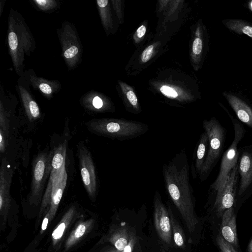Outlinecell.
Returning <instances> with one entry per match:
<instances>
[{"instance_id": "1", "label": "cell", "mask_w": 252, "mask_h": 252, "mask_svg": "<svg viewBox=\"0 0 252 252\" xmlns=\"http://www.w3.org/2000/svg\"><path fill=\"white\" fill-rule=\"evenodd\" d=\"M165 188L184 220L189 233L198 222L194 210V197L189 181L188 156L182 150L162 166Z\"/></svg>"}, {"instance_id": "2", "label": "cell", "mask_w": 252, "mask_h": 252, "mask_svg": "<svg viewBox=\"0 0 252 252\" xmlns=\"http://www.w3.org/2000/svg\"><path fill=\"white\" fill-rule=\"evenodd\" d=\"M87 126L97 135L121 141L141 136L149 129V126L142 122L121 119H94Z\"/></svg>"}, {"instance_id": "3", "label": "cell", "mask_w": 252, "mask_h": 252, "mask_svg": "<svg viewBox=\"0 0 252 252\" xmlns=\"http://www.w3.org/2000/svg\"><path fill=\"white\" fill-rule=\"evenodd\" d=\"M203 126L208 137V150L202 170L199 175L201 181L205 180L216 164L221 153L225 141L223 127L215 118L205 120Z\"/></svg>"}, {"instance_id": "4", "label": "cell", "mask_w": 252, "mask_h": 252, "mask_svg": "<svg viewBox=\"0 0 252 252\" xmlns=\"http://www.w3.org/2000/svg\"><path fill=\"white\" fill-rule=\"evenodd\" d=\"M231 119L234 129V138L231 145L224 153L218 176L210 186V188L215 191L222 187L231 171L238 164L239 156L238 145L245 133L243 126L232 117Z\"/></svg>"}, {"instance_id": "5", "label": "cell", "mask_w": 252, "mask_h": 252, "mask_svg": "<svg viewBox=\"0 0 252 252\" xmlns=\"http://www.w3.org/2000/svg\"><path fill=\"white\" fill-rule=\"evenodd\" d=\"M53 153V151L41 152L33 160L30 194L32 204H37L40 201L45 182L51 173Z\"/></svg>"}, {"instance_id": "6", "label": "cell", "mask_w": 252, "mask_h": 252, "mask_svg": "<svg viewBox=\"0 0 252 252\" xmlns=\"http://www.w3.org/2000/svg\"><path fill=\"white\" fill-rule=\"evenodd\" d=\"M81 175L84 187L90 198H95L97 182L95 167L89 150L83 142L79 144L77 149Z\"/></svg>"}, {"instance_id": "7", "label": "cell", "mask_w": 252, "mask_h": 252, "mask_svg": "<svg viewBox=\"0 0 252 252\" xmlns=\"http://www.w3.org/2000/svg\"><path fill=\"white\" fill-rule=\"evenodd\" d=\"M238 177L237 164L231 171L222 187L217 191L214 208L220 217H221L226 210L233 207L237 189Z\"/></svg>"}, {"instance_id": "8", "label": "cell", "mask_w": 252, "mask_h": 252, "mask_svg": "<svg viewBox=\"0 0 252 252\" xmlns=\"http://www.w3.org/2000/svg\"><path fill=\"white\" fill-rule=\"evenodd\" d=\"M153 202L156 230L160 239L166 244L170 245L172 241V231L169 214L158 191L155 192Z\"/></svg>"}, {"instance_id": "9", "label": "cell", "mask_w": 252, "mask_h": 252, "mask_svg": "<svg viewBox=\"0 0 252 252\" xmlns=\"http://www.w3.org/2000/svg\"><path fill=\"white\" fill-rule=\"evenodd\" d=\"M238 170L240 177L238 195L241 196L252 192V145L240 150Z\"/></svg>"}, {"instance_id": "10", "label": "cell", "mask_w": 252, "mask_h": 252, "mask_svg": "<svg viewBox=\"0 0 252 252\" xmlns=\"http://www.w3.org/2000/svg\"><path fill=\"white\" fill-rule=\"evenodd\" d=\"M12 172L6 159L3 158L0 170V212L4 218L6 217L10 205L9 189Z\"/></svg>"}, {"instance_id": "11", "label": "cell", "mask_w": 252, "mask_h": 252, "mask_svg": "<svg viewBox=\"0 0 252 252\" xmlns=\"http://www.w3.org/2000/svg\"><path fill=\"white\" fill-rule=\"evenodd\" d=\"M221 237L235 248L238 247L236 215L233 207L226 210L221 216Z\"/></svg>"}, {"instance_id": "12", "label": "cell", "mask_w": 252, "mask_h": 252, "mask_svg": "<svg viewBox=\"0 0 252 252\" xmlns=\"http://www.w3.org/2000/svg\"><path fill=\"white\" fill-rule=\"evenodd\" d=\"M66 182L67 173L64 167L56 174L53 180L51 202L50 207L48 210L51 220L53 219L56 213L66 185Z\"/></svg>"}, {"instance_id": "13", "label": "cell", "mask_w": 252, "mask_h": 252, "mask_svg": "<svg viewBox=\"0 0 252 252\" xmlns=\"http://www.w3.org/2000/svg\"><path fill=\"white\" fill-rule=\"evenodd\" d=\"M222 94L239 120L252 127V108L244 101L232 94L224 92Z\"/></svg>"}, {"instance_id": "14", "label": "cell", "mask_w": 252, "mask_h": 252, "mask_svg": "<svg viewBox=\"0 0 252 252\" xmlns=\"http://www.w3.org/2000/svg\"><path fill=\"white\" fill-rule=\"evenodd\" d=\"M15 32L13 24H10L8 35V42L13 61L17 71H20L23 63V47L21 45V37L19 32Z\"/></svg>"}, {"instance_id": "15", "label": "cell", "mask_w": 252, "mask_h": 252, "mask_svg": "<svg viewBox=\"0 0 252 252\" xmlns=\"http://www.w3.org/2000/svg\"><path fill=\"white\" fill-rule=\"evenodd\" d=\"M76 213L75 208L72 206L63 216L59 223L52 233V240L53 245H56L62 238L75 217Z\"/></svg>"}, {"instance_id": "16", "label": "cell", "mask_w": 252, "mask_h": 252, "mask_svg": "<svg viewBox=\"0 0 252 252\" xmlns=\"http://www.w3.org/2000/svg\"><path fill=\"white\" fill-rule=\"evenodd\" d=\"M230 31L239 34H245L252 39V24L238 19H227L222 21Z\"/></svg>"}, {"instance_id": "17", "label": "cell", "mask_w": 252, "mask_h": 252, "mask_svg": "<svg viewBox=\"0 0 252 252\" xmlns=\"http://www.w3.org/2000/svg\"><path fill=\"white\" fill-rule=\"evenodd\" d=\"M129 238L127 228L125 226H121L110 233L108 240L115 248L122 252L127 245Z\"/></svg>"}, {"instance_id": "18", "label": "cell", "mask_w": 252, "mask_h": 252, "mask_svg": "<svg viewBox=\"0 0 252 252\" xmlns=\"http://www.w3.org/2000/svg\"><path fill=\"white\" fill-rule=\"evenodd\" d=\"M208 146V137L206 132L204 131L201 135L196 152L194 170L195 173L198 175L202 170L206 157Z\"/></svg>"}, {"instance_id": "19", "label": "cell", "mask_w": 252, "mask_h": 252, "mask_svg": "<svg viewBox=\"0 0 252 252\" xmlns=\"http://www.w3.org/2000/svg\"><path fill=\"white\" fill-rule=\"evenodd\" d=\"M21 94L24 106L28 119L33 121L39 118L40 112L37 103L24 89H21Z\"/></svg>"}, {"instance_id": "20", "label": "cell", "mask_w": 252, "mask_h": 252, "mask_svg": "<svg viewBox=\"0 0 252 252\" xmlns=\"http://www.w3.org/2000/svg\"><path fill=\"white\" fill-rule=\"evenodd\" d=\"M92 223L91 220L79 222L67 239L65 244V249H69L83 238L90 229Z\"/></svg>"}, {"instance_id": "21", "label": "cell", "mask_w": 252, "mask_h": 252, "mask_svg": "<svg viewBox=\"0 0 252 252\" xmlns=\"http://www.w3.org/2000/svg\"><path fill=\"white\" fill-rule=\"evenodd\" d=\"M66 148L64 145L59 146L54 150L51 163L50 175L55 177L56 174L64 167Z\"/></svg>"}, {"instance_id": "22", "label": "cell", "mask_w": 252, "mask_h": 252, "mask_svg": "<svg viewBox=\"0 0 252 252\" xmlns=\"http://www.w3.org/2000/svg\"><path fill=\"white\" fill-rule=\"evenodd\" d=\"M168 212L174 242L178 247L184 248L185 236L182 228L176 221L170 209H169Z\"/></svg>"}, {"instance_id": "23", "label": "cell", "mask_w": 252, "mask_h": 252, "mask_svg": "<svg viewBox=\"0 0 252 252\" xmlns=\"http://www.w3.org/2000/svg\"><path fill=\"white\" fill-rule=\"evenodd\" d=\"M216 242L220 249V252H237L235 248L226 242L220 235H218Z\"/></svg>"}, {"instance_id": "24", "label": "cell", "mask_w": 252, "mask_h": 252, "mask_svg": "<svg viewBox=\"0 0 252 252\" xmlns=\"http://www.w3.org/2000/svg\"><path fill=\"white\" fill-rule=\"evenodd\" d=\"M36 5L42 10H47L55 7L56 2L50 0H34Z\"/></svg>"}, {"instance_id": "25", "label": "cell", "mask_w": 252, "mask_h": 252, "mask_svg": "<svg viewBox=\"0 0 252 252\" xmlns=\"http://www.w3.org/2000/svg\"><path fill=\"white\" fill-rule=\"evenodd\" d=\"M160 92L165 96L170 98H175L178 96V94L176 91L170 87L163 86L160 88Z\"/></svg>"}, {"instance_id": "26", "label": "cell", "mask_w": 252, "mask_h": 252, "mask_svg": "<svg viewBox=\"0 0 252 252\" xmlns=\"http://www.w3.org/2000/svg\"><path fill=\"white\" fill-rule=\"evenodd\" d=\"M203 49V42L202 39L198 37L196 38L192 44V51L196 55H199Z\"/></svg>"}, {"instance_id": "27", "label": "cell", "mask_w": 252, "mask_h": 252, "mask_svg": "<svg viewBox=\"0 0 252 252\" xmlns=\"http://www.w3.org/2000/svg\"><path fill=\"white\" fill-rule=\"evenodd\" d=\"M126 96L129 103L134 108L136 111L138 110V100L137 98L132 91H129L126 93Z\"/></svg>"}, {"instance_id": "28", "label": "cell", "mask_w": 252, "mask_h": 252, "mask_svg": "<svg viewBox=\"0 0 252 252\" xmlns=\"http://www.w3.org/2000/svg\"><path fill=\"white\" fill-rule=\"evenodd\" d=\"M154 50V46L151 45L147 47L142 52L141 60L143 63L148 62L152 57Z\"/></svg>"}, {"instance_id": "29", "label": "cell", "mask_w": 252, "mask_h": 252, "mask_svg": "<svg viewBox=\"0 0 252 252\" xmlns=\"http://www.w3.org/2000/svg\"><path fill=\"white\" fill-rule=\"evenodd\" d=\"M135 236L131 235L127 245L122 252H132L135 244Z\"/></svg>"}, {"instance_id": "30", "label": "cell", "mask_w": 252, "mask_h": 252, "mask_svg": "<svg viewBox=\"0 0 252 252\" xmlns=\"http://www.w3.org/2000/svg\"><path fill=\"white\" fill-rule=\"evenodd\" d=\"M40 90L44 94L49 95L52 93L51 87L47 83H42L39 85Z\"/></svg>"}, {"instance_id": "31", "label": "cell", "mask_w": 252, "mask_h": 252, "mask_svg": "<svg viewBox=\"0 0 252 252\" xmlns=\"http://www.w3.org/2000/svg\"><path fill=\"white\" fill-rule=\"evenodd\" d=\"M49 220H51V219L50 213L48 210L42 223L41 233L46 229Z\"/></svg>"}, {"instance_id": "32", "label": "cell", "mask_w": 252, "mask_h": 252, "mask_svg": "<svg viewBox=\"0 0 252 252\" xmlns=\"http://www.w3.org/2000/svg\"><path fill=\"white\" fill-rule=\"evenodd\" d=\"M92 103L93 106L97 109L101 108L103 105L102 99L98 96H95L94 98Z\"/></svg>"}, {"instance_id": "33", "label": "cell", "mask_w": 252, "mask_h": 252, "mask_svg": "<svg viewBox=\"0 0 252 252\" xmlns=\"http://www.w3.org/2000/svg\"><path fill=\"white\" fill-rule=\"evenodd\" d=\"M146 28L144 25L141 26L136 31V34L138 37H142L143 36L146 32Z\"/></svg>"}, {"instance_id": "34", "label": "cell", "mask_w": 252, "mask_h": 252, "mask_svg": "<svg viewBox=\"0 0 252 252\" xmlns=\"http://www.w3.org/2000/svg\"><path fill=\"white\" fill-rule=\"evenodd\" d=\"M248 252H252V239L249 243V244L248 247Z\"/></svg>"}, {"instance_id": "35", "label": "cell", "mask_w": 252, "mask_h": 252, "mask_svg": "<svg viewBox=\"0 0 252 252\" xmlns=\"http://www.w3.org/2000/svg\"><path fill=\"white\" fill-rule=\"evenodd\" d=\"M106 252H122L119 250H118L117 249H116V248L115 249H113L112 250H110V251H108Z\"/></svg>"}, {"instance_id": "36", "label": "cell", "mask_w": 252, "mask_h": 252, "mask_svg": "<svg viewBox=\"0 0 252 252\" xmlns=\"http://www.w3.org/2000/svg\"><path fill=\"white\" fill-rule=\"evenodd\" d=\"M251 7L252 8V3L251 4Z\"/></svg>"}]
</instances>
